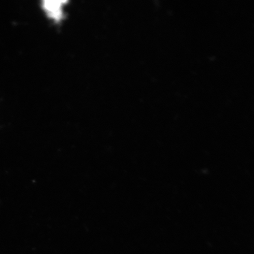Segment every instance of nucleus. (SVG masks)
<instances>
[{
  "label": "nucleus",
  "instance_id": "nucleus-1",
  "mask_svg": "<svg viewBox=\"0 0 254 254\" xmlns=\"http://www.w3.org/2000/svg\"><path fill=\"white\" fill-rule=\"evenodd\" d=\"M65 1H44L42 8L47 17L56 23H60L64 17Z\"/></svg>",
  "mask_w": 254,
  "mask_h": 254
}]
</instances>
